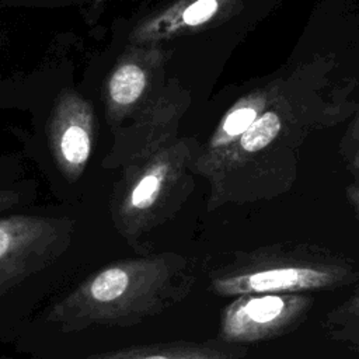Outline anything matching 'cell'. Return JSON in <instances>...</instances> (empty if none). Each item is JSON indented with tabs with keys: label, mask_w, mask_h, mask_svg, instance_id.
<instances>
[{
	"label": "cell",
	"mask_w": 359,
	"mask_h": 359,
	"mask_svg": "<svg viewBox=\"0 0 359 359\" xmlns=\"http://www.w3.org/2000/svg\"><path fill=\"white\" fill-rule=\"evenodd\" d=\"M196 278L194 264L177 252L118 259L52 304L45 318L63 332L133 327L185 300Z\"/></svg>",
	"instance_id": "cell-1"
},
{
	"label": "cell",
	"mask_w": 359,
	"mask_h": 359,
	"mask_svg": "<svg viewBox=\"0 0 359 359\" xmlns=\"http://www.w3.org/2000/svg\"><path fill=\"white\" fill-rule=\"evenodd\" d=\"M209 289L220 297L250 293H310L335 290L359 280L358 264L328 247L276 243L234 251L208 272Z\"/></svg>",
	"instance_id": "cell-2"
},
{
	"label": "cell",
	"mask_w": 359,
	"mask_h": 359,
	"mask_svg": "<svg viewBox=\"0 0 359 359\" xmlns=\"http://www.w3.org/2000/svg\"><path fill=\"white\" fill-rule=\"evenodd\" d=\"M196 151L177 137L135 164L123 167L112 198V219L130 243L171 219L194 189Z\"/></svg>",
	"instance_id": "cell-3"
},
{
	"label": "cell",
	"mask_w": 359,
	"mask_h": 359,
	"mask_svg": "<svg viewBox=\"0 0 359 359\" xmlns=\"http://www.w3.org/2000/svg\"><path fill=\"white\" fill-rule=\"evenodd\" d=\"M67 219L11 215L0 219V294L45 269L67 248Z\"/></svg>",
	"instance_id": "cell-4"
},
{
	"label": "cell",
	"mask_w": 359,
	"mask_h": 359,
	"mask_svg": "<svg viewBox=\"0 0 359 359\" xmlns=\"http://www.w3.org/2000/svg\"><path fill=\"white\" fill-rule=\"evenodd\" d=\"M309 293H250L236 296L220 313L217 341L245 345L292 332L309 317Z\"/></svg>",
	"instance_id": "cell-5"
},
{
	"label": "cell",
	"mask_w": 359,
	"mask_h": 359,
	"mask_svg": "<svg viewBox=\"0 0 359 359\" xmlns=\"http://www.w3.org/2000/svg\"><path fill=\"white\" fill-rule=\"evenodd\" d=\"M189 104L191 94L178 80L165 81L116 137L115 164L122 168L135 164L177 139L180 121Z\"/></svg>",
	"instance_id": "cell-6"
},
{
	"label": "cell",
	"mask_w": 359,
	"mask_h": 359,
	"mask_svg": "<svg viewBox=\"0 0 359 359\" xmlns=\"http://www.w3.org/2000/svg\"><path fill=\"white\" fill-rule=\"evenodd\" d=\"M167 52L161 43L129 45L115 62L104 90L109 125L135 115L163 87Z\"/></svg>",
	"instance_id": "cell-7"
},
{
	"label": "cell",
	"mask_w": 359,
	"mask_h": 359,
	"mask_svg": "<svg viewBox=\"0 0 359 359\" xmlns=\"http://www.w3.org/2000/svg\"><path fill=\"white\" fill-rule=\"evenodd\" d=\"M94 132L91 102L73 90H63L49 115L48 139L53 160L66 180L81 177L93 153Z\"/></svg>",
	"instance_id": "cell-8"
},
{
	"label": "cell",
	"mask_w": 359,
	"mask_h": 359,
	"mask_svg": "<svg viewBox=\"0 0 359 359\" xmlns=\"http://www.w3.org/2000/svg\"><path fill=\"white\" fill-rule=\"evenodd\" d=\"M245 0H174L137 22L130 31L129 45L163 43L216 27L244 6Z\"/></svg>",
	"instance_id": "cell-9"
},
{
	"label": "cell",
	"mask_w": 359,
	"mask_h": 359,
	"mask_svg": "<svg viewBox=\"0 0 359 359\" xmlns=\"http://www.w3.org/2000/svg\"><path fill=\"white\" fill-rule=\"evenodd\" d=\"M282 95L280 81L254 88L244 97L238 98L222 116L206 144L196 151L194 168L195 172L202 171L213 163L223 151L233 146L241 135L252 125V122Z\"/></svg>",
	"instance_id": "cell-10"
},
{
	"label": "cell",
	"mask_w": 359,
	"mask_h": 359,
	"mask_svg": "<svg viewBox=\"0 0 359 359\" xmlns=\"http://www.w3.org/2000/svg\"><path fill=\"white\" fill-rule=\"evenodd\" d=\"M247 349L220 341L165 342L130 346L87 356L84 359H241Z\"/></svg>",
	"instance_id": "cell-11"
},
{
	"label": "cell",
	"mask_w": 359,
	"mask_h": 359,
	"mask_svg": "<svg viewBox=\"0 0 359 359\" xmlns=\"http://www.w3.org/2000/svg\"><path fill=\"white\" fill-rule=\"evenodd\" d=\"M359 323V287L325 316V327L339 328Z\"/></svg>",
	"instance_id": "cell-12"
},
{
	"label": "cell",
	"mask_w": 359,
	"mask_h": 359,
	"mask_svg": "<svg viewBox=\"0 0 359 359\" xmlns=\"http://www.w3.org/2000/svg\"><path fill=\"white\" fill-rule=\"evenodd\" d=\"M330 335L334 339H338L351 345L352 349L359 352V323L339 327V328H331Z\"/></svg>",
	"instance_id": "cell-13"
},
{
	"label": "cell",
	"mask_w": 359,
	"mask_h": 359,
	"mask_svg": "<svg viewBox=\"0 0 359 359\" xmlns=\"http://www.w3.org/2000/svg\"><path fill=\"white\" fill-rule=\"evenodd\" d=\"M346 199L359 222V182H352L345 189Z\"/></svg>",
	"instance_id": "cell-14"
},
{
	"label": "cell",
	"mask_w": 359,
	"mask_h": 359,
	"mask_svg": "<svg viewBox=\"0 0 359 359\" xmlns=\"http://www.w3.org/2000/svg\"><path fill=\"white\" fill-rule=\"evenodd\" d=\"M20 195L10 189H0V212L10 209L11 206L17 205Z\"/></svg>",
	"instance_id": "cell-15"
},
{
	"label": "cell",
	"mask_w": 359,
	"mask_h": 359,
	"mask_svg": "<svg viewBox=\"0 0 359 359\" xmlns=\"http://www.w3.org/2000/svg\"><path fill=\"white\" fill-rule=\"evenodd\" d=\"M351 137H352V140L359 142V112L356 114V116L351 125Z\"/></svg>",
	"instance_id": "cell-16"
},
{
	"label": "cell",
	"mask_w": 359,
	"mask_h": 359,
	"mask_svg": "<svg viewBox=\"0 0 359 359\" xmlns=\"http://www.w3.org/2000/svg\"><path fill=\"white\" fill-rule=\"evenodd\" d=\"M352 171H355L359 175V149L356 150L353 160H352Z\"/></svg>",
	"instance_id": "cell-17"
}]
</instances>
